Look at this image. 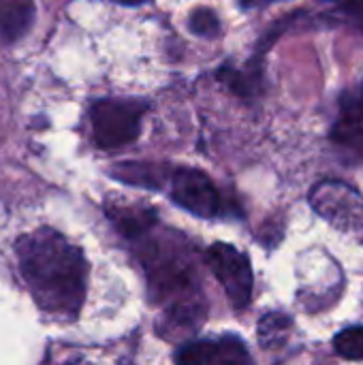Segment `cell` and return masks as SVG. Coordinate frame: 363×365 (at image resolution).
I'll return each mask as SVG.
<instances>
[{"instance_id":"obj_12","label":"cell","mask_w":363,"mask_h":365,"mask_svg":"<svg viewBox=\"0 0 363 365\" xmlns=\"http://www.w3.org/2000/svg\"><path fill=\"white\" fill-rule=\"evenodd\" d=\"M218 77L240 96L250 98L257 96L259 83H261V68L257 64L244 66V68H220Z\"/></svg>"},{"instance_id":"obj_5","label":"cell","mask_w":363,"mask_h":365,"mask_svg":"<svg viewBox=\"0 0 363 365\" xmlns=\"http://www.w3.org/2000/svg\"><path fill=\"white\" fill-rule=\"evenodd\" d=\"M205 261L210 272L225 289L233 308H246L252 297V267L248 257L231 244L216 242L208 248Z\"/></svg>"},{"instance_id":"obj_11","label":"cell","mask_w":363,"mask_h":365,"mask_svg":"<svg viewBox=\"0 0 363 365\" xmlns=\"http://www.w3.org/2000/svg\"><path fill=\"white\" fill-rule=\"evenodd\" d=\"M291 329H293V319L291 317H287L285 312H267L257 325L259 344L263 349H267V351L280 349L289 340Z\"/></svg>"},{"instance_id":"obj_2","label":"cell","mask_w":363,"mask_h":365,"mask_svg":"<svg viewBox=\"0 0 363 365\" xmlns=\"http://www.w3.org/2000/svg\"><path fill=\"white\" fill-rule=\"evenodd\" d=\"M141 263L152 295L167 304L171 325L197 327L203 319V304L197 293V269L190 246L175 233L148 237L141 248Z\"/></svg>"},{"instance_id":"obj_18","label":"cell","mask_w":363,"mask_h":365,"mask_svg":"<svg viewBox=\"0 0 363 365\" xmlns=\"http://www.w3.org/2000/svg\"><path fill=\"white\" fill-rule=\"evenodd\" d=\"M113 2L124 4V6H137V4H143V2H148V0H113Z\"/></svg>"},{"instance_id":"obj_17","label":"cell","mask_w":363,"mask_h":365,"mask_svg":"<svg viewBox=\"0 0 363 365\" xmlns=\"http://www.w3.org/2000/svg\"><path fill=\"white\" fill-rule=\"evenodd\" d=\"M342 11L363 28V0H342Z\"/></svg>"},{"instance_id":"obj_10","label":"cell","mask_w":363,"mask_h":365,"mask_svg":"<svg viewBox=\"0 0 363 365\" xmlns=\"http://www.w3.org/2000/svg\"><path fill=\"white\" fill-rule=\"evenodd\" d=\"M111 175L124 184L141 188H160L165 180V169L152 163H122L111 169Z\"/></svg>"},{"instance_id":"obj_16","label":"cell","mask_w":363,"mask_h":365,"mask_svg":"<svg viewBox=\"0 0 363 365\" xmlns=\"http://www.w3.org/2000/svg\"><path fill=\"white\" fill-rule=\"evenodd\" d=\"M188 28L197 34V36H218L220 32V21L216 17L214 11L210 9H197L190 13V19H188Z\"/></svg>"},{"instance_id":"obj_9","label":"cell","mask_w":363,"mask_h":365,"mask_svg":"<svg viewBox=\"0 0 363 365\" xmlns=\"http://www.w3.org/2000/svg\"><path fill=\"white\" fill-rule=\"evenodd\" d=\"M34 17L32 0H0V38L15 41L28 32Z\"/></svg>"},{"instance_id":"obj_7","label":"cell","mask_w":363,"mask_h":365,"mask_svg":"<svg viewBox=\"0 0 363 365\" xmlns=\"http://www.w3.org/2000/svg\"><path fill=\"white\" fill-rule=\"evenodd\" d=\"M332 139L344 148L363 152V83L342 98Z\"/></svg>"},{"instance_id":"obj_13","label":"cell","mask_w":363,"mask_h":365,"mask_svg":"<svg viewBox=\"0 0 363 365\" xmlns=\"http://www.w3.org/2000/svg\"><path fill=\"white\" fill-rule=\"evenodd\" d=\"M220 340H190L175 353L178 365H212L218 357Z\"/></svg>"},{"instance_id":"obj_19","label":"cell","mask_w":363,"mask_h":365,"mask_svg":"<svg viewBox=\"0 0 363 365\" xmlns=\"http://www.w3.org/2000/svg\"><path fill=\"white\" fill-rule=\"evenodd\" d=\"M66 365H92L90 361H86V359H73V361H68Z\"/></svg>"},{"instance_id":"obj_14","label":"cell","mask_w":363,"mask_h":365,"mask_svg":"<svg viewBox=\"0 0 363 365\" xmlns=\"http://www.w3.org/2000/svg\"><path fill=\"white\" fill-rule=\"evenodd\" d=\"M334 351L347 361H363V327H347L336 334Z\"/></svg>"},{"instance_id":"obj_6","label":"cell","mask_w":363,"mask_h":365,"mask_svg":"<svg viewBox=\"0 0 363 365\" xmlns=\"http://www.w3.org/2000/svg\"><path fill=\"white\" fill-rule=\"evenodd\" d=\"M169 195L180 207L201 218H214L223 210L218 188L214 186L212 178L199 169H175L169 175Z\"/></svg>"},{"instance_id":"obj_8","label":"cell","mask_w":363,"mask_h":365,"mask_svg":"<svg viewBox=\"0 0 363 365\" xmlns=\"http://www.w3.org/2000/svg\"><path fill=\"white\" fill-rule=\"evenodd\" d=\"M107 214L118 231L128 240L143 237L156 225V210L145 205H116L107 207Z\"/></svg>"},{"instance_id":"obj_15","label":"cell","mask_w":363,"mask_h":365,"mask_svg":"<svg viewBox=\"0 0 363 365\" xmlns=\"http://www.w3.org/2000/svg\"><path fill=\"white\" fill-rule=\"evenodd\" d=\"M212 365H252V359L235 336H225L220 338V351Z\"/></svg>"},{"instance_id":"obj_4","label":"cell","mask_w":363,"mask_h":365,"mask_svg":"<svg viewBox=\"0 0 363 365\" xmlns=\"http://www.w3.org/2000/svg\"><path fill=\"white\" fill-rule=\"evenodd\" d=\"M143 111L145 105L139 101H96L90 109L94 143L103 150H116L135 141L141 130Z\"/></svg>"},{"instance_id":"obj_1","label":"cell","mask_w":363,"mask_h":365,"mask_svg":"<svg viewBox=\"0 0 363 365\" xmlns=\"http://www.w3.org/2000/svg\"><path fill=\"white\" fill-rule=\"evenodd\" d=\"M21 278L36 306L60 321H73L86 297L88 263L79 248L53 229H39L17 242Z\"/></svg>"},{"instance_id":"obj_3","label":"cell","mask_w":363,"mask_h":365,"mask_svg":"<svg viewBox=\"0 0 363 365\" xmlns=\"http://www.w3.org/2000/svg\"><path fill=\"white\" fill-rule=\"evenodd\" d=\"M308 201L334 229L363 242V195L357 188L340 180H323L310 190Z\"/></svg>"}]
</instances>
